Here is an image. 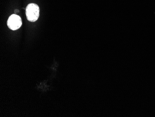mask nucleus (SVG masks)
<instances>
[{"mask_svg": "<svg viewBox=\"0 0 155 117\" xmlns=\"http://www.w3.org/2000/svg\"><path fill=\"white\" fill-rule=\"evenodd\" d=\"M26 14L28 21L31 22H35L39 17V7L36 4H29L26 8Z\"/></svg>", "mask_w": 155, "mask_h": 117, "instance_id": "1", "label": "nucleus"}, {"mask_svg": "<svg viewBox=\"0 0 155 117\" xmlns=\"http://www.w3.org/2000/svg\"><path fill=\"white\" fill-rule=\"evenodd\" d=\"M7 25L10 30L16 31L22 25V19L17 15H12L8 19Z\"/></svg>", "mask_w": 155, "mask_h": 117, "instance_id": "2", "label": "nucleus"}]
</instances>
